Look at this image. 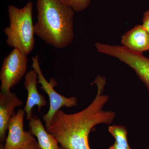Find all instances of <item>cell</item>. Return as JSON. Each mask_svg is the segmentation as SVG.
Returning a JSON list of instances; mask_svg holds the SVG:
<instances>
[{"label":"cell","mask_w":149,"mask_h":149,"mask_svg":"<svg viewBox=\"0 0 149 149\" xmlns=\"http://www.w3.org/2000/svg\"><path fill=\"white\" fill-rule=\"evenodd\" d=\"M93 84L97 86V94L87 107L71 114L58 110L49 126L46 128L64 148L91 149L89 136L92 129L100 124L110 125L116 116L115 112L104 110L109 100V96L103 93L106 84L105 77L97 76Z\"/></svg>","instance_id":"1"},{"label":"cell","mask_w":149,"mask_h":149,"mask_svg":"<svg viewBox=\"0 0 149 149\" xmlns=\"http://www.w3.org/2000/svg\"><path fill=\"white\" fill-rule=\"evenodd\" d=\"M35 35L48 45L62 49L74 40L75 12L59 0H37Z\"/></svg>","instance_id":"2"},{"label":"cell","mask_w":149,"mask_h":149,"mask_svg":"<svg viewBox=\"0 0 149 149\" xmlns=\"http://www.w3.org/2000/svg\"><path fill=\"white\" fill-rule=\"evenodd\" d=\"M33 4L29 1L22 8L8 6V27L3 30L6 43L10 47L18 49L27 55L35 47V27L32 19Z\"/></svg>","instance_id":"3"},{"label":"cell","mask_w":149,"mask_h":149,"mask_svg":"<svg viewBox=\"0 0 149 149\" xmlns=\"http://www.w3.org/2000/svg\"><path fill=\"white\" fill-rule=\"evenodd\" d=\"M95 47L99 52L116 58L132 68L149 90V58L123 46L97 42Z\"/></svg>","instance_id":"4"},{"label":"cell","mask_w":149,"mask_h":149,"mask_svg":"<svg viewBox=\"0 0 149 149\" xmlns=\"http://www.w3.org/2000/svg\"><path fill=\"white\" fill-rule=\"evenodd\" d=\"M32 68L36 70L38 73L37 83L41 85L40 89L47 94L49 99V109L47 113L42 116L45 123V127L47 128L49 126L56 112L61 109L63 107L71 108L76 107L77 105V100L74 96L67 97L56 92L54 88L58 85L57 83L53 78L51 79L49 82H48L44 77L40 68L39 56L37 55L32 57Z\"/></svg>","instance_id":"5"},{"label":"cell","mask_w":149,"mask_h":149,"mask_svg":"<svg viewBox=\"0 0 149 149\" xmlns=\"http://www.w3.org/2000/svg\"><path fill=\"white\" fill-rule=\"evenodd\" d=\"M27 56L18 49H13L4 59L0 72L1 91L10 92V88L26 74Z\"/></svg>","instance_id":"6"},{"label":"cell","mask_w":149,"mask_h":149,"mask_svg":"<svg viewBox=\"0 0 149 149\" xmlns=\"http://www.w3.org/2000/svg\"><path fill=\"white\" fill-rule=\"evenodd\" d=\"M22 101L16 94L9 92H0V141L3 144L6 139L9 123L13 116L15 110L22 106Z\"/></svg>","instance_id":"7"},{"label":"cell","mask_w":149,"mask_h":149,"mask_svg":"<svg viewBox=\"0 0 149 149\" xmlns=\"http://www.w3.org/2000/svg\"><path fill=\"white\" fill-rule=\"evenodd\" d=\"M37 80L38 73L35 70H30L25 74L24 85L27 91V97L24 110L26 118L29 120L33 116L32 110L35 106H37L38 111H40L47 104L44 96L40 94L37 90Z\"/></svg>","instance_id":"8"},{"label":"cell","mask_w":149,"mask_h":149,"mask_svg":"<svg viewBox=\"0 0 149 149\" xmlns=\"http://www.w3.org/2000/svg\"><path fill=\"white\" fill-rule=\"evenodd\" d=\"M25 113L24 109H19L11 118L4 149H23L27 135V131H24L23 126Z\"/></svg>","instance_id":"9"},{"label":"cell","mask_w":149,"mask_h":149,"mask_svg":"<svg viewBox=\"0 0 149 149\" xmlns=\"http://www.w3.org/2000/svg\"><path fill=\"white\" fill-rule=\"evenodd\" d=\"M123 47L142 53L149 50V32L143 25H138L126 32L121 37Z\"/></svg>","instance_id":"10"},{"label":"cell","mask_w":149,"mask_h":149,"mask_svg":"<svg viewBox=\"0 0 149 149\" xmlns=\"http://www.w3.org/2000/svg\"><path fill=\"white\" fill-rule=\"evenodd\" d=\"M29 131L37 139L41 149H61L57 139L48 133L39 117L34 115L29 120Z\"/></svg>","instance_id":"11"},{"label":"cell","mask_w":149,"mask_h":149,"mask_svg":"<svg viewBox=\"0 0 149 149\" xmlns=\"http://www.w3.org/2000/svg\"><path fill=\"white\" fill-rule=\"evenodd\" d=\"M108 130L118 144L130 148L127 140L128 131L125 126L117 125H110L108 127Z\"/></svg>","instance_id":"12"},{"label":"cell","mask_w":149,"mask_h":149,"mask_svg":"<svg viewBox=\"0 0 149 149\" xmlns=\"http://www.w3.org/2000/svg\"><path fill=\"white\" fill-rule=\"evenodd\" d=\"M62 3L72 9L75 12L85 10L91 4V0H59Z\"/></svg>","instance_id":"13"},{"label":"cell","mask_w":149,"mask_h":149,"mask_svg":"<svg viewBox=\"0 0 149 149\" xmlns=\"http://www.w3.org/2000/svg\"><path fill=\"white\" fill-rule=\"evenodd\" d=\"M23 149H41L37 140L29 130L27 131L26 140Z\"/></svg>","instance_id":"14"},{"label":"cell","mask_w":149,"mask_h":149,"mask_svg":"<svg viewBox=\"0 0 149 149\" xmlns=\"http://www.w3.org/2000/svg\"><path fill=\"white\" fill-rule=\"evenodd\" d=\"M142 24L147 31L149 32V10L144 14Z\"/></svg>","instance_id":"15"},{"label":"cell","mask_w":149,"mask_h":149,"mask_svg":"<svg viewBox=\"0 0 149 149\" xmlns=\"http://www.w3.org/2000/svg\"><path fill=\"white\" fill-rule=\"evenodd\" d=\"M108 149H131L130 148H128L123 146H121V145H119L118 144L116 141H115L114 144L112 145Z\"/></svg>","instance_id":"16"},{"label":"cell","mask_w":149,"mask_h":149,"mask_svg":"<svg viewBox=\"0 0 149 149\" xmlns=\"http://www.w3.org/2000/svg\"><path fill=\"white\" fill-rule=\"evenodd\" d=\"M0 149H4V146L3 144L1 143V145H0Z\"/></svg>","instance_id":"17"},{"label":"cell","mask_w":149,"mask_h":149,"mask_svg":"<svg viewBox=\"0 0 149 149\" xmlns=\"http://www.w3.org/2000/svg\"><path fill=\"white\" fill-rule=\"evenodd\" d=\"M61 149H65V148H62V147H61Z\"/></svg>","instance_id":"18"}]
</instances>
